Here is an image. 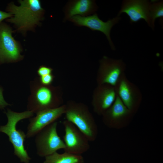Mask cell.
Returning a JSON list of instances; mask_svg holds the SVG:
<instances>
[{"label":"cell","instance_id":"6da1fadb","mask_svg":"<svg viewBox=\"0 0 163 163\" xmlns=\"http://www.w3.org/2000/svg\"><path fill=\"white\" fill-rule=\"evenodd\" d=\"M18 2L19 6L13 2L8 4L6 11L13 16L5 21L13 24L18 31L25 34L28 31H33L40 25L45 11L39 0H19Z\"/></svg>","mask_w":163,"mask_h":163},{"label":"cell","instance_id":"7a4b0ae2","mask_svg":"<svg viewBox=\"0 0 163 163\" xmlns=\"http://www.w3.org/2000/svg\"><path fill=\"white\" fill-rule=\"evenodd\" d=\"M8 119L7 124L0 126V132L6 134L14 149V154L21 162L29 163L31 158L24 146L26 134L22 130L17 129L18 123L21 120L32 117L34 113L27 110L22 112L13 111L9 109L5 112Z\"/></svg>","mask_w":163,"mask_h":163},{"label":"cell","instance_id":"3957f363","mask_svg":"<svg viewBox=\"0 0 163 163\" xmlns=\"http://www.w3.org/2000/svg\"><path fill=\"white\" fill-rule=\"evenodd\" d=\"M66 120L74 125L89 141H93L98 135L97 125L92 115L85 106L70 104L66 106Z\"/></svg>","mask_w":163,"mask_h":163},{"label":"cell","instance_id":"277c9868","mask_svg":"<svg viewBox=\"0 0 163 163\" xmlns=\"http://www.w3.org/2000/svg\"><path fill=\"white\" fill-rule=\"evenodd\" d=\"M30 87L31 94L28 98L27 110L37 113L59 107L57 100L54 98L53 90L42 84L38 78L30 82Z\"/></svg>","mask_w":163,"mask_h":163},{"label":"cell","instance_id":"5b68a950","mask_svg":"<svg viewBox=\"0 0 163 163\" xmlns=\"http://www.w3.org/2000/svg\"><path fill=\"white\" fill-rule=\"evenodd\" d=\"M57 122L47 126L36 135L35 139L37 153L40 157H45L65 147L62 140L57 132Z\"/></svg>","mask_w":163,"mask_h":163},{"label":"cell","instance_id":"8992f818","mask_svg":"<svg viewBox=\"0 0 163 163\" xmlns=\"http://www.w3.org/2000/svg\"><path fill=\"white\" fill-rule=\"evenodd\" d=\"M12 28L6 23L0 24V65L15 62L22 60V49L12 36Z\"/></svg>","mask_w":163,"mask_h":163},{"label":"cell","instance_id":"52a82bcc","mask_svg":"<svg viewBox=\"0 0 163 163\" xmlns=\"http://www.w3.org/2000/svg\"><path fill=\"white\" fill-rule=\"evenodd\" d=\"M117 96L125 106L134 114L142 99L140 89L127 78L125 73L120 76L114 86Z\"/></svg>","mask_w":163,"mask_h":163},{"label":"cell","instance_id":"ba28073f","mask_svg":"<svg viewBox=\"0 0 163 163\" xmlns=\"http://www.w3.org/2000/svg\"><path fill=\"white\" fill-rule=\"evenodd\" d=\"M65 134L63 141L64 152L75 155H81L90 148L89 141L74 125L67 121L63 122Z\"/></svg>","mask_w":163,"mask_h":163},{"label":"cell","instance_id":"9c48e42d","mask_svg":"<svg viewBox=\"0 0 163 163\" xmlns=\"http://www.w3.org/2000/svg\"><path fill=\"white\" fill-rule=\"evenodd\" d=\"M134 114L117 95L114 103L102 115L103 121L109 128L121 129L129 123Z\"/></svg>","mask_w":163,"mask_h":163},{"label":"cell","instance_id":"30bf717a","mask_svg":"<svg viewBox=\"0 0 163 163\" xmlns=\"http://www.w3.org/2000/svg\"><path fill=\"white\" fill-rule=\"evenodd\" d=\"M121 18V17L117 16L106 22H104L99 18L97 14L95 13L85 17L75 15L68 20L76 26L85 27L92 30L103 33L106 36L111 49L115 50V48L111 39L110 33L113 26L117 23Z\"/></svg>","mask_w":163,"mask_h":163},{"label":"cell","instance_id":"8fae6325","mask_svg":"<svg viewBox=\"0 0 163 163\" xmlns=\"http://www.w3.org/2000/svg\"><path fill=\"white\" fill-rule=\"evenodd\" d=\"M97 81L99 85L115 86L121 75L125 73L126 65L121 59L104 56L100 61Z\"/></svg>","mask_w":163,"mask_h":163},{"label":"cell","instance_id":"7c38bea8","mask_svg":"<svg viewBox=\"0 0 163 163\" xmlns=\"http://www.w3.org/2000/svg\"><path fill=\"white\" fill-rule=\"evenodd\" d=\"M66 106L41 111L30 118L28 125L26 137L30 138L35 136L45 127L55 122L66 111Z\"/></svg>","mask_w":163,"mask_h":163},{"label":"cell","instance_id":"4fadbf2b","mask_svg":"<svg viewBox=\"0 0 163 163\" xmlns=\"http://www.w3.org/2000/svg\"><path fill=\"white\" fill-rule=\"evenodd\" d=\"M151 2L146 0H125L118 13L120 16L122 13L129 17L130 23L144 20L150 27L149 10Z\"/></svg>","mask_w":163,"mask_h":163},{"label":"cell","instance_id":"5bb4252c","mask_svg":"<svg viewBox=\"0 0 163 163\" xmlns=\"http://www.w3.org/2000/svg\"><path fill=\"white\" fill-rule=\"evenodd\" d=\"M117 97L114 87L108 84L99 85L96 91L93 103L94 111L102 115L113 104Z\"/></svg>","mask_w":163,"mask_h":163},{"label":"cell","instance_id":"9a60e30c","mask_svg":"<svg viewBox=\"0 0 163 163\" xmlns=\"http://www.w3.org/2000/svg\"><path fill=\"white\" fill-rule=\"evenodd\" d=\"M95 1L92 0H76L69 1L64 9L66 21L75 15L85 17L94 13L97 9Z\"/></svg>","mask_w":163,"mask_h":163},{"label":"cell","instance_id":"2e32d148","mask_svg":"<svg viewBox=\"0 0 163 163\" xmlns=\"http://www.w3.org/2000/svg\"><path fill=\"white\" fill-rule=\"evenodd\" d=\"M82 155H75L67 152L59 154L57 152L45 157L43 163H84Z\"/></svg>","mask_w":163,"mask_h":163},{"label":"cell","instance_id":"e0dca14e","mask_svg":"<svg viewBox=\"0 0 163 163\" xmlns=\"http://www.w3.org/2000/svg\"><path fill=\"white\" fill-rule=\"evenodd\" d=\"M149 17L150 27L154 30L155 20L157 18H162L163 17L162 1L151 2L149 10Z\"/></svg>","mask_w":163,"mask_h":163},{"label":"cell","instance_id":"ac0fdd59","mask_svg":"<svg viewBox=\"0 0 163 163\" xmlns=\"http://www.w3.org/2000/svg\"><path fill=\"white\" fill-rule=\"evenodd\" d=\"M52 69L45 66H40L38 69L37 73L40 77L51 74Z\"/></svg>","mask_w":163,"mask_h":163},{"label":"cell","instance_id":"d6986e66","mask_svg":"<svg viewBox=\"0 0 163 163\" xmlns=\"http://www.w3.org/2000/svg\"><path fill=\"white\" fill-rule=\"evenodd\" d=\"M40 82L45 85H48L52 82L53 76L51 74L40 77L39 78Z\"/></svg>","mask_w":163,"mask_h":163},{"label":"cell","instance_id":"ffe728a7","mask_svg":"<svg viewBox=\"0 0 163 163\" xmlns=\"http://www.w3.org/2000/svg\"><path fill=\"white\" fill-rule=\"evenodd\" d=\"M3 89L0 86V109H3L5 107L9 105L5 100L3 95Z\"/></svg>","mask_w":163,"mask_h":163},{"label":"cell","instance_id":"44dd1931","mask_svg":"<svg viewBox=\"0 0 163 163\" xmlns=\"http://www.w3.org/2000/svg\"><path fill=\"white\" fill-rule=\"evenodd\" d=\"M13 16L12 14L8 12H6L0 10V24L5 19L10 18Z\"/></svg>","mask_w":163,"mask_h":163}]
</instances>
